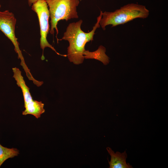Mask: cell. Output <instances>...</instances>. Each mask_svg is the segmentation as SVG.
I'll return each instance as SVG.
<instances>
[{
  "label": "cell",
  "instance_id": "1",
  "mask_svg": "<svg viewBox=\"0 0 168 168\" xmlns=\"http://www.w3.org/2000/svg\"><path fill=\"white\" fill-rule=\"evenodd\" d=\"M102 12L97 18V21L92 30L86 33L81 29L82 21L80 20L76 22L70 23L67 27L63 37L59 40H67L69 43L68 47L67 56L69 61L75 64L82 63L85 59L84 54L86 51L85 47L86 44L93 40L95 31L100 25V21L102 18Z\"/></svg>",
  "mask_w": 168,
  "mask_h": 168
},
{
  "label": "cell",
  "instance_id": "2",
  "mask_svg": "<svg viewBox=\"0 0 168 168\" xmlns=\"http://www.w3.org/2000/svg\"><path fill=\"white\" fill-rule=\"evenodd\" d=\"M149 11L145 6L136 4H129L114 12H102L100 25L105 30V27H112L124 24L137 18L144 19L148 17Z\"/></svg>",
  "mask_w": 168,
  "mask_h": 168
},
{
  "label": "cell",
  "instance_id": "3",
  "mask_svg": "<svg viewBox=\"0 0 168 168\" xmlns=\"http://www.w3.org/2000/svg\"><path fill=\"white\" fill-rule=\"evenodd\" d=\"M47 3L50 18L51 28L49 32L54 35V30L57 32L58 22L60 20L68 21L72 19L77 18L78 16L77 7L79 4V0H45Z\"/></svg>",
  "mask_w": 168,
  "mask_h": 168
},
{
  "label": "cell",
  "instance_id": "4",
  "mask_svg": "<svg viewBox=\"0 0 168 168\" xmlns=\"http://www.w3.org/2000/svg\"><path fill=\"white\" fill-rule=\"evenodd\" d=\"M16 23V19L12 13L8 10L0 11V30L12 42L14 46V50L18 54V58L21 60V65L23 67L28 78L30 79L33 76L25 63L19 47V43L15 35Z\"/></svg>",
  "mask_w": 168,
  "mask_h": 168
},
{
  "label": "cell",
  "instance_id": "5",
  "mask_svg": "<svg viewBox=\"0 0 168 168\" xmlns=\"http://www.w3.org/2000/svg\"><path fill=\"white\" fill-rule=\"evenodd\" d=\"M31 9L37 14L40 24V44L41 48L43 50L41 59L42 60L44 59L43 52L46 47L50 48L58 55L66 56V55L60 54L57 52L47 40V35L50 30L49 24L50 14L47 4L45 0H38L32 4Z\"/></svg>",
  "mask_w": 168,
  "mask_h": 168
},
{
  "label": "cell",
  "instance_id": "6",
  "mask_svg": "<svg viewBox=\"0 0 168 168\" xmlns=\"http://www.w3.org/2000/svg\"><path fill=\"white\" fill-rule=\"evenodd\" d=\"M110 156V160L109 161L110 168H132V166L126 162L127 155L125 151L121 153L119 152H115L110 147L106 148Z\"/></svg>",
  "mask_w": 168,
  "mask_h": 168
},
{
  "label": "cell",
  "instance_id": "7",
  "mask_svg": "<svg viewBox=\"0 0 168 168\" xmlns=\"http://www.w3.org/2000/svg\"><path fill=\"white\" fill-rule=\"evenodd\" d=\"M13 77L16 84L21 89L24 101V106L31 102L33 100L29 91V88L26 86L20 70L16 67L13 68Z\"/></svg>",
  "mask_w": 168,
  "mask_h": 168
},
{
  "label": "cell",
  "instance_id": "8",
  "mask_svg": "<svg viewBox=\"0 0 168 168\" xmlns=\"http://www.w3.org/2000/svg\"><path fill=\"white\" fill-rule=\"evenodd\" d=\"M44 105V104L41 101L33 100L31 102L24 106L25 110L23 111L22 114L24 115L31 114L38 119L45 112Z\"/></svg>",
  "mask_w": 168,
  "mask_h": 168
},
{
  "label": "cell",
  "instance_id": "9",
  "mask_svg": "<svg viewBox=\"0 0 168 168\" xmlns=\"http://www.w3.org/2000/svg\"><path fill=\"white\" fill-rule=\"evenodd\" d=\"M105 48L102 46H100L94 52L86 50L84 54V58L98 60L104 65H106L109 63V58L105 54Z\"/></svg>",
  "mask_w": 168,
  "mask_h": 168
},
{
  "label": "cell",
  "instance_id": "10",
  "mask_svg": "<svg viewBox=\"0 0 168 168\" xmlns=\"http://www.w3.org/2000/svg\"><path fill=\"white\" fill-rule=\"evenodd\" d=\"M19 154V151L17 149L7 148L0 144V167L6 160L16 156Z\"/></svg>",
  "mask_w": 168,
  "mask_h": 168
},
{
  "label": "cell",
  "instance_id": "11",
  "mask_svg": "<svg viewBox=\"0 0 168 168\" xmlns=\"http://www.w3.org/2000/svg\"><path fill=\"white\" fill-rule=\"evenodd\" d=\"M38 0H28V4L30 6Z\"/></svg>",
  "mask_w": 168,
  "mask_h": 168
},
{
  "label": "cell",
  "instance_id": "12",
  "mask_svg": "<svg viewBox=\"0 0 168 168\" xmlns=\"http://www.w3.org/2000/svg\"><path fill=\"white\" fill-rule=\"evenodd\" d=\"M1 7V4H0V8Z\"/></svg>",
  "mask_w": 168,
  "mask_h": 168
}]
</instances>
